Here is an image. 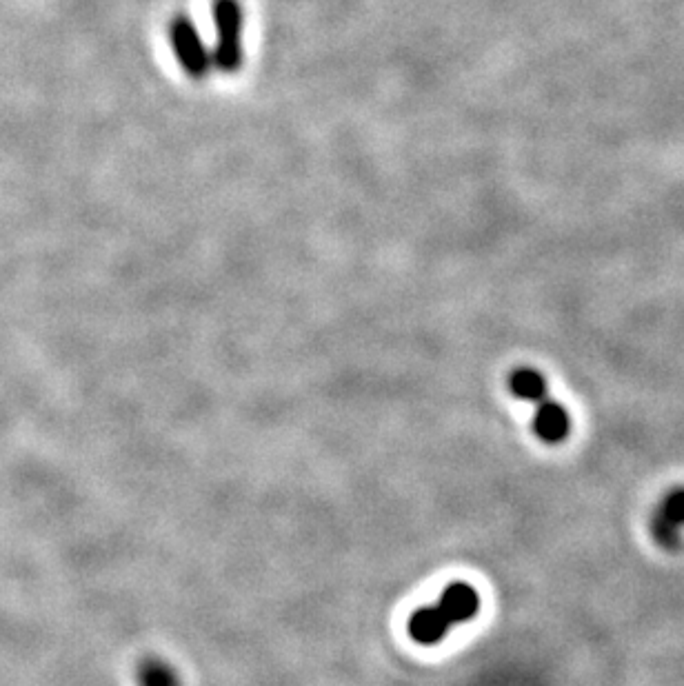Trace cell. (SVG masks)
I'll list each match as a JSON object with an SVG mask.
<instances>
[{
	"label": "cell",
	"instance_id": "cell-1",
	"mask_svg": "<svg viewBox=\"0 0 684 686\" xmlns=\"http://www.w3.org/2000/svg\"><path fill=\"white\" fill-rule=\"evenodd\" d=\"M216 25V47L211 52V67L223 74H236L243 67V7L238 0H214L211 5Z\"/></svg>",
	"mask_w": 684,
	"mask_h": 686
},
{
	"label": "cell",
	"instance_id": "cell-2",
	"mask_svg": "<svg viewBox=\"0 0 684 686\" xmlns=\"http://www.w3.org/2000/svg\"><path fill=\"white\" fill-rule=\"evenodd\" d=\"M169 43L171 49H174L178 65L183 67V72L189 78L200 80L214 69L211 67V54L207 52L203 38H200L196 25L191 23V18L180 14L171 20Z\"/></svg>",
	"mask_w": 684,
	"mask_h": 686
},
{
	"label": "cell",
	"instance_id": "cell-3",
	"mask_svg": "<svg viewBox=\"0 0 684 686\" xmlns=\"http://www.w3.org/2000/svg\"><path fill=\"white\" fill-rule=\"evenodd\" d=\"M651 536L662 549L676 551L684 533V487L671 489L651 516Z\"/></svg>",
	"mask_w": 684,
	"mask_h": 686
},
{
	"label": "cell",
	"instance_id": "cell-4",
	"mask_svg": "<svg viewBox=\"0 0 684 686\" xmlns=\"http://www.w3.org/2000/svg\"><path fill=\"white\" fill-rule=\"evenodd\" d=\"M533 407H536V416H533V431H536V436L542 442H547V445H560L571 431V418L567 409L558 400L551 398H542Z\"/></svg>",
	"mask_w": 684,
	"mask_h": 686
},
{
	"label": "cell",
	"instance_id": "cell-5",
	"mask_svg": "<svg viewBox=\"0 0 684 686\" xmlns=\"http://www.w3.org/2000/svg\"><path fill=\"white\" fill-rule=\"evenodd\" d=\"M436 607L449 620L451 627H454V624L474 618L480 607V598L474 587H469L465 582H456L442 591Z\"/></svg>",
	"mask_w": 684,
	"mask_h": 686
},
{
	"label": "cell",
	"instance_id": "cell-6",
	"mask_svg": "<svg viewBox=\"0 0 684 686\" xmlns=\"http://www.w3.org/2000/svg\"><path fill=\"white\" fill-rule=\"evenodd\" d=\"M451 624L438 607L420 609L409 620V635L418 644H436L449 633Z\"/></svg>",
	"mask_w": 684,
	"mask_h": 686
},
{
	"label": "cell",
	"instance_id": "cell-7",
	"mask_svg": "<svg viewBox=\"0 0 684 686\" xmlns=\"http://www.w3.org/2000/svg\"><path fill=\"white\" fill-rule=\"evenodd\" d=\"M509 389L516 398L527 400L531 405H538L542 398H547V382L538 369L520 367L511 373Z\"/></svg>",
	"mask_w": 684,
	"mask_h": 686
},
{
	"label": "cell",
	"instance_id": "cell-8",
	"mask_svg": "<svg viewBox=\"0 0 684 686\" xmlns=\"http://www.w3.org/2000/svg\"><path fill=\"white\" fill-rule=\"evenodd\" d=\"M140 682L143 686H178L176 675L163 662H147L140 671Z\"/></svg>",
	"mask_w": 684,
	"mask_h": 686
}]
</instances>
